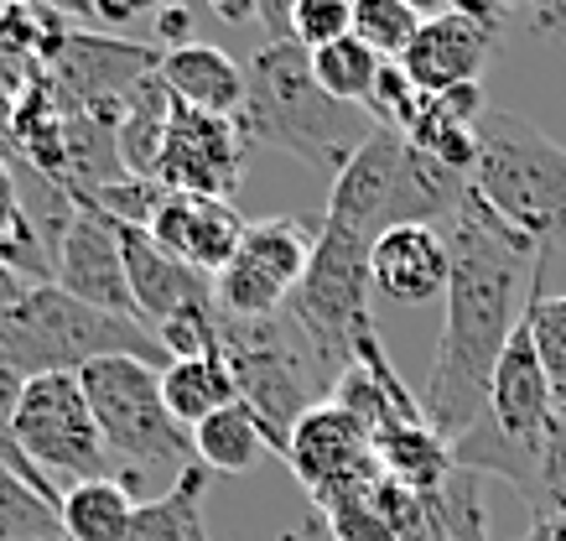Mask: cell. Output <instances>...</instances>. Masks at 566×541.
<instances>
[{
    "label": "cell",
    "mask_w": 566,
    "mask_h": 541,
    "mask_svg": "<svg viewBox=\"0 0 566 541\" xmlns=\"http://www.w3.org/2000/svg\"><path fill=\"white\" fill-rule=\"evenodd\" d=\"M452 250V277L442 292V339L431 354L421 417L442 443H458L489 417V385H494L499 354L515 339L531 277L541 250L525 245L479 193L442 225Z\"/></svg>",
    "instance_id": "cell-1"
},
{
    "label": "cell",
    "mask_w": 566,
    "mask_h": 541,
    "mask_svg": "<svg viewBox=\"0 0 566 541\" xmlns=\"http://www.w3.org/2000/svg\"><path fill=\"white\" fill-rule=\"evenodd\" d=\"M240 131L255 146H275L286 157L307 162V167H327L338 177L348 157L375 136V121L317 89L312 58L296 37H265L255 58L244 63Z\"/></svg>",
    "instance_id": "cell-2"
},
{
    "label": "cell",
    "mask_w": 566,
    "mask_h": 541,
    "mask_svg": "<svg viewBox=\"0 0 566 541\" xmlns=\"http://www.w3.org/2000/svg\"><path fill=\"white\" fill-rule=\"evenodd\" d=\"M468 193H473V177L421 157L406 136L375 125V136L364 141L359 152L348 157L344 173L333 177L323 225L375 245L379 235H390L400 225L442 229L468 204Z\"/></svg>",
    "instance_id": "cell-3"
},
{
    "label": "cell",
    "mask_w": 566,
    "mask_h": 541,
    "mask_svg": "<svg viewBox=\"0 0 566 541\" xmlns=\"http://www.w3.org/2000/svg\"><path fill=\"white\" fill-rule=\"evenodd\" d=\"M0 360L27 381L78 375L99 360H146L156 370L172 365V354L161 350V339L146 323L99 313V308L57 292L52 281L32 287L11 313H0Z\"/></svg>",
    "instance_id": "cell-4"
},
{
    "label": "cell",
    "mask_w": 566,
    "mask_h": 541,
    "mask_svg": "<svg viewBox=\"0 0 566 541\" xmlns=\"http://www.w3.org/2000/svg\"><path fill=\"white\" fill-rule=\"evenodd\" d=\"M473 193L546 256L566 229V146L515 110H483Z\"/></svg>",
    "instance_id": "cell-5"
},
{
    "label": "cell",
    "mask_w": 566,
    "mask_h": 541,
    "mask_svg": "<svg viewBox=\"0 0 566 541\" xmlns=\"http://www.w3.org/2000/svg\"><path fill=\"white\" fill-rule=\"evenodd\" d=\"M219 354L229 360L240 402L255 412V422L271 437V454L286 458L296 422L312 406L327 402V385L317 381V350L286 313L275 318H229L219 313ZM327 370V365H323Z\"/></svg>",
    "instance_id": "cell-6"
},
{
    "label": "cell",
    "mask_w": 566,
    "mask_h": 541,
    "mask_svg": "<svg viewBox=\"0 0 566 541\" xmlns=\"http://www.w3.org/2000/svg\"><path fill=\"white\" fill-rule=\"evenodd\" d=\"M78 385L88 396V412L99 422L104 448L136 469L177 464V474L198 464L192 458V433L161 402V370L146 360H99L78 370Z\"/></svg>",
    "instance_id": "cell-7"
},
{
    "label": "cell",
    "mask_w": 566,
    "mask_h": 541,
    "mask_svg": "<svg viewBox=\"0 0 566 541\" xmlns=\"http://www.w3.org/2000/svg\"><path fill=\"white\" fill-rule=\"evenodd\" d=\"M369 250L375 245L354 240L344 229L317 225V245H312L307 277L296 287V298L286 302V318H292L302 339H307L317 360L333 370V381L348 370V354H354V329L369 318Z\"/></svg>",
    "instance_id": "cell-8"
},
{
    "label": "cell",
    "mask_w": 566,
    "mask_h": 541,
    "mask_svg": "<svg viewBox=\"0 0 566 541\" xmlns=\"http://www.w3.org/2000/svg\"><path fill=\"white\" fill-rule=\"evenodd\" d=\"M323 225V219H317ZM317 225L302 214H275L244 229L234 261L213 277V302L229 318H275L286 313V302L296 298V287L307 277L312 245H317Z\"/></svg>",
    "instance_id": "cell-9"
},
{
    "label": "cell",
    "mask_w": 566,
    "mask_h": 541,
    "mask_svg": "<svg viewBox=\"0 0 566 541\" xmlns=\"http://www.w3.org/2000/svg\"><path fill=\"white\" fill-rule=\"evenodd\" d=\"M17 448L36 469L63 474L73 485L109 474V448L99 437V422L88 412V396L78 375H36L21 391L17 406Z\"/></svg>",
    "instance_id": "cell-10"
},
{
    "label": "cell",
    "mask_w": 566,
    "mask_h": 541,
    "mask_svg": "<svg viewBox=\"0 0 566 541\" xmlns=\"http://www.w3.org/2000/svg\"><path fill=\"white\" fill-rule=\"evenodd\" d=\"M156 69H161V48H151V42H130V37L73 27L57 42V53L42 69V79L52 84V94L63 100L69 115H94V121L120 125V110L130 100V89Z\"/></svg>",
    "instance_id": "cell-11"
},
{
    "label": "cell",
    "mask_w": 566,
    "mask_h": 541,
    "mask_svg": "<svg viewBox=\"0 0 566 541\" xmlns=\"http://www.w3.org/2000/svg\"><path fill=\"white\" fill-rule=\"evenodd\" d=\"M244 131L240 121L223 115H198V110L177 105L161 162H156V183L167 193H192V198H229L240 188L244 173Z\"/></svg>",
    "instance_id": "cell-12"
},
{
    "label": "cell",
    "mask_w": 566,
    "mask_h": 541,
    "mask_svg": "<svg viewBox=\"0 0 566 541\" xmlns=\"http://www.w3.org/2000/svg\"><path fill=\"white\" fill-rule=\"evenodd\" d=\"M499 6H447L421 21L416 42L406 48L400 69L421 94H447L483 79V63L494 53Z\"/></svg>",
    "instance_id": "cell-13"
},
{
    "label": "cell",
    "mask_w": 566,
    "mask_h": 541,
    "mask_svg": "<svg viewBox=\"0 0 566 541\" xmlns=\"http://www.w3.org/2000/svg\"><path fill=\"white\" fill-rule=\"evenodd\" d=\"M52 287L88 302V308H99V313L136 318V298H130V277H125L115 219H104L99 209L78 204L73 225L63 229V240L52 250Z\"/></svg>",
    "instance_id": "cell-14"
},
{
    "label": "cell",
    "mask_w": 566,
    "mask_h": 541,
    "mask_svg": "<svg viewBox=\"0 0 566 541\" xmlns=\"http://www.w3.org/2000/svg\"><path fill=\"white\" fill-rule=\"evenodd\" d=\"M286 464L292 474L302 479L312 500H327L348 485H364L375 479L379 464H375V437L364 433L359 422L338 412L333 402L312 406L307 417L296 422L292 443H286Z\"/></svg>",
    "instance_id": "cell-15"
},
{
    "label": "cell",
    "mask_w": 566,
    "mask_h": 541,
    "mask_svg": "<svg viewBox=\"0 0 566 541\" xmlns=\"http://www.w3.org/2000/svg\"><path fill=\"white\" fill-rule=\"evenodd\" d=\"M327 402L338 406V412H348V417L359 422L375 443L385 433H395V427H416V422H427V417H421V402L406 391L400 370L390 365V354H385V344H379L375 318H364L359 329H354V354H348V370L333 381Z\"/></svg>",
    "instance_id": "cell-16"
},
{
    "label": "cell",
    "mask_w": 566,
    "mask_h": 541,
    "mask_svg": "<svg viewBox=\"0 0 566 541\" xmlns=\"http://www.w3.org/2000/svg\"><path fill=\"white\" fill-rule=\"evenodd\" d=\"M115 235H120V256H125V277H130V298H136V318L151 333L167 329L172 318L213 302V281L198 277V271L182 266L177 256H167V250L151 240V229L115 225Z\"/></svg>",
    "instance_id": "cell-17"
},
{
    "label": "cell",
    "mask_w": 566,
    "mask_h": 541,
    "mask_svg": "<svg viewBox=\"0 0 566 541\" xmlns=\"http://www.w3.org/2000/svg\"><path fill=\"white\" fill-rule=\"evenodd\" d=\"M244 219L229 198H192V193H167L161 214L151 219V240L177 256L182 266H192L198 277H219L223 266L234 261V250L244 240Z\"/></svg>",
    "instance_id": "cell-18"
},
{
    "label": "cell",
    "mask_w": 566,
    "mask_h": 541,
    "mask_svg": "<svg viewBox=\"0 0 566 541\" xmlns=\"http://www.w3.org/2000/svg\"><path fill=\"white\" fill-rule=\"evenodd\" d=\"M489 422L510 443H546L551 422H556V396H551V381L541 370V354H535V339L520 318L515 339L504 344L494 370V385H489Z\"/></svg>",
    "instance_id": "cell-19"
},
{
    "label": "cell",
    "mask_w": 566,
    "mask_h": 541,
    "mask_svg": "<svg viewBox=\"0 0 566 541\" xmlns=\"http://www.w3.org/2000/svg\"><path fill=\"white\" fill-rule=\"evenodd\" d=\"M452 250L437 225H400L369 250V287L390 302H431L447 292Z\"/></svg>",
    "instance_id": "cell-20"
},
{
    "label": "cell",
    "mask_w": 566,
    "mask_h": 541,
    "mask_svg": "<svg viewBox=\"0 0 566 541\" xmlns=\"http://www.w3.org/2000/svg\"><path fill=\"white\" fill-rule=\"evenodd\" d=\"M161 84L172 89L177 105L198 110V115L240 121L244 110V69L213 42H188V48L161 53Z\"/></svg>",
    "instance_id": "cell-21"
},
{
    "label": "cell",
    "mask_w": 566,
    "mask_h": 541,
    "mask_svg": "<svg viewBox=\"0 0 566 541\" xmlns=\"http://www.w3.org/2000/svg\"><path fill=\"white\" fill-rule=\"evenodd\" d=\"M120 183H130V173H125L115 121L69 115V131H63V188L73 198H99L104 188H120Z\"/></svg>",
    "instance_id": "cell-22"
},
{
    "label": "cell",
    "mask_w": 566,
    "mask_h": 541,
    "mask_svg": "<svg viewBox=\"0 0 566 541\" xmlns=\"http://www.w3.org/2000/svg\"><path fill=\"white\" fill-rule=\"evenodd\" d=\"M172 115H177V100H172V89L161 84V69L146 73V79L130 89V100H125V110H120V125H115L125 173L130 177H151L156 183V162H161V146H167Z\"/></svg>",
    "instance_id": "cell-23"
},
{
    "label": "cell",
    "mask_w": 566,
    "mask_h": 541,
    "mask_svg": "<svg viewBox=\"0 0 566 541\" xmlns=\"http://www.w3.org/2000/svg\"><path fill=\"white\" fill-rule=\"evenodd\" d=\"M136 495L125 479L104 474V479H84L69 485L57 500V521H63V541H125L130 516H136Z\"/></svg>",
    "instance_id": "cell-24"
},
{
    "label": "cell",
    "mask_w": 566,
    "mask_h": 541,
    "mask_svg": "<svg viewBox=\"0 0 566 541\" xmlns=\"http://www.w3.org/2000/svg\"><path fill=\"white\" fill-rule=\"evenodd\" d=\"M161 402H167V412L192 433L198 422H208L213 412L240 402L234 375H229V360H223L219 350L192 354V360H172V365L161 370Z\"/></svg>",
    "instance_id": "cell-25"
},
{
    "label": "cell",
    "mask_w": 566,
    "mask_h": 541,
    "mask_svg": "<svg viewBox=\"0 0 566 541\" xmlns=\"http://www.w3.org/2000/svg\"><path fill=\"white\" fill-rule=\"evenodd\" d=\"M375 464L379 474L390 479V485L411 489V495H431V489H442L458 464H452V443L431 433L427 422H416V427H395L375 443Z\"/></svg>",
    "instance_id": "cell-26"
},
{
    "label": "cell",
    "mask_w": 566,
    "mask_h": 541,
    "mask_svg": "<svg viewBox=\"0 0 566 541\" xmlns=\"http://www.w3.org/2000/svg\"><path fill=\"white\" fill-rule=\"evenodd\" d=\"M265 454H271V437L244 402L223 406V412L192 427V458L208 474H250L255 464H265Z\"/></svg>",
    "instance_id": "cell-27"
},
{
    "label": "cell",
    "mask_w": 566,
    "mask_h": 541,
    "mask_svg": "<svg viewBox=\"0 0 566 541\" xmlns=\"http://www.w3.org/2000/svg\"><path fill=\"white\" fill-rule=\"evenodd\" d=\"M203 489H208V469L203 464H188L167 495L140 500L125 541H192L203 531Z\"/></svg>",
    "instance_id": "cell-28"
},
{
    "label": "cell",
    "mask_w": 566,
    "mask_h": 541,
    "mask_svg": "<svg viewBox=\"0 0 566 541\" xmlns=\"http://www.w3.org/2000/svg\"><path fill=\"white\" fill-rule=\"evenodd\" d=\"M323 510L333 541H400L395 537V516H390V485L385 474L364 479V485H348L327 500H312Z\"/></svg>",
    "instance_id": "cell-29"
},
{
    "label": "cell",
    "mask_w": 566,
    "mask_h": 541,
    "mask_svg": "<svg viewBox=\"0 0 566 541\" xmlns=\"http://www.w3.org/2000/svg\"><path fill=\"white\" fill-rule=\"evenodd\" d=\"M312 58V79L323 94H333L338 105H354L364 110L369 105V94L379 84V69H385V58L375 48H364L359 37H344V42H333L323 53H307Z\"/></svg>",
    "instance_id": "cell-30"
},
{
    "label": "cell",
    "mask_w": 566,
    "mask_h": 541,
    "mask_svg": "<svg viewBox=\"0 0 566 541\" xmlns=\"http://www.w3.org/2000/svg\"><path fill=\"white\" fill-rule=\"evenodd\" d=\"M525 329L535 339L541 370L551 381V396H566V292H546V256L535 261L531 298H525Z\"/></svg>",
    "instance_id": "cell-31"
},
{
    "label": "cell",
    "mask_w": 566,
    "mask_h": 541,
    "mask_svg": "<svg viewBox=\"0 0 566 541\" xmlns=\"http://www.w3.org/2000/svg\"><path fill=\"white\" fill-rule=\"evenodd\" d=\"M421 21H427V11H416L411 0H354V37L364 48H375L385 63L406 58Z\"/></svg>",
    "instance_id": "cell-32"
},
{
    "label": "cell",
    "mask_w": 566,
    "mask_h": 541,
    "mask_svg": "<svg viewBox=\"0 0 566 541\" xmlns=\"http://www.w3.org/2000/svg\"><path fill=\"white\" fill-rule=\"evenodd\" d=\"M0 541H63L57 506L0 464Z\"/></svg>",
    "instance_id": "cell-33"
},
{
    "label": "cell",
    "mask_w": 566,
    "mask_h": 541,
    "mask_svg": "<svg viewBox=\"0 0 566 541\" xmlns=\"http://www.w3.org/2000/svg\"><path fill=\"white\" fill-rule=\"evenodd\" d=\"M292 37L307 48V53H323L333 42L354 37V6H348V0H296Z\"/></svg>",
    "instance_id": "cell-34"
},
{
    "label": "cell",
    "mask_w": 566,
    "mask_h": 541,
    "mask_svg": "<svg viewBox=\"0 0 566 541\" xmlns=\"http://www.w3.org/2000/svg\"><path fill=\"white\" fill-rule=\"evenodd\" d=\"M551 516H566V422L556 417L546 433V448H541V485H535L531 500V526L551 521Z\"/></svg>",
    "instance_id": "cell-35"
},
{
    "label": "cell",
    "mask_w": 566,
    "mask_h": 541,
    "mask_svg": "<svg viewBox=\"0 0 566 541\" xmlns=\"http://www.w3.org/2000/svg\"><path fill=\"white\" fill-rule=\"evenodd\" d=\"M0 240H11V245H36V250H42V240H36L32 225H27L17 173H11V162H6V157H0ZM42 256H48V250H42Z\"/></svg>",
    "instance_id": "cell-36"
},
{
    "label": "cell",
    "mask_w": 566,
    "mask_h": 541,
    "mask_svg": "<svg viewBox=\"0 0 566 541\" xmlns=\"http://www.w3.org/2000/svg\"><path fill=\"white\" fill-rule=\"evenodd\" d=\"M188 42H192V17H188V11H161V17H156L151 48L172 53V48H188Z\"/></svg>",
    "instance_id": "cell-37"
},
{
    "label": "cell",
    "mask_w": 566,
    "mask_h": 541,
    "mask_svg": "<svg viewBox=\"0 0 566 541\" xmlns=\"http://www.w3.org/2000/svg\"><path fill=\"white\" fill-rule=\"evenodd\" d=\"M27 84H32V73H21L11 58H0V125L11 121V110H17V100L27 94Z\"/></svg>",
    "instance_id": "cell-38"
},
{
    "label": "cell",
    "mask_w": 566,
    "mask_h": 541,
    "mask_svg": "<svg viewBox=\"0 0 566 541\" xmlns=\"http://www.w3.org/2000/svg\"><path fill=\"white\" fill-rule=\"evenodd\" d=\"M32 287H36V281H27V277L17 271V266H11L6 256H0V313H11V308H17V302L27 298Z\"/></svg>",
    "instance_id": "cell-39"
},
{
    "label": "cell",
    "mask_w": 566,
    "mask_h": 541,
    "mask_svg": "<svg viewBox=\"0 0 566 541\" xmlns=\"http://www.w3.org/2000/svg\"><path fill=\"white\" fill-rule=\"evenodd\" d=\"M520 541H566V516H551V521H541V526H531Z\"/></svg>",
    "instance_id": "cell-40"
},
{
    "label": "cell",
    "mask_w": 566,
    "mask_h": 541,
    "mask_svg": "<svg viewBox=\"0 0 566 541\" xmlns=\"http://www.w3.org/2000/svg\"><path fill=\"white\" fill-rule=\"evenodd\" d=\"M213 11H219L223 21H250V17H255V6H229V0H219Z\"/></svg>",
    "instance_id": "cell-41"
},
{
    "label": "cell",
    "mask_w": 566,
    "mask_h": 541,
    "mask_svg": "<svg viewBox=\"0 0 566 541\" xmlns=\"http://www.w3.org/2000/svg\"><path fill=\"white\" fill-rule=\"evenodd\" d=\"M556 417H562V422H566V396H562V402H556Z\"/></svg>",
    "instance_id": "cell-42"
},
{
    "label": "cell",
    "mask_w": 566,
    "mask_h": 541,
    "mask_svg": "<svg viewBox=\"0 0 566 541\" xmlns=\"http://www.w3.org/2000/svg\"><path fill=\"white\" fill-rule=\"evenodd\" d=\"M192 541H208V531H198V537H192Z\"/></svg>",
    "instance_id": "cell-43"
},
{
    "label": "cell",
    "mask_w": 566,
    "mask_h": 541,
    "mask_svg": "<svg viewBox=\"0 0 566 541\" xmlns=\"http://www.w3.org/2000/svg\"><path fill=\"white\" fill-rule=\"evenodd\" d=\"M562 245H566V229H562Z\"/></svg>",
    "instance_id": "cell-44"
}]
</instances>
